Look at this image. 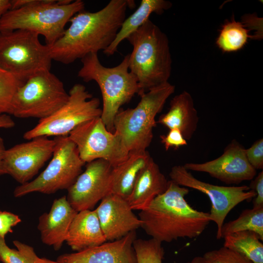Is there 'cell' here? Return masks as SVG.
Segmentation results:
<instances>
[{"mask_svg": "<svg viewBox=\"0 0 263 263\" xmlns=\"http://www.w3.org/2000/svg\"><path fill=\"white\" fill-rule=\"evenodd\" d=\"M128 7L129 0H111L97 12L76 13L62 36L49 46L52 60L70 64L105 50L114 40Z\"/></svg>", "mask_w": 263, "mask_h": 263, "instance_id": "obj_1", "label": "cell"}, {"mask_svg": "<svg viewBox=\"0 0 263 263\" xmlns=\"http://www.w3.org/2000/svg\"><path fill=\"white\" fill-rule=\"evenodd\" d=\"M189 191L188 188L169 181L166 190L139 212L141 227L161 243L200 236L211 220L209 212L194 209L186 200Z\"/></svg>", "mask_w": 263, "mask_h": 263, "instance_id": "obj_2", "label": "cell"}, {"mask_svg": "<svg viewBox=\"0 0 263 263\" xmlns=\"http://www.w3.org/2000/svg\"><path fill=\"white\" fill-rule=\"evenodd\" d=\"M11 9L0 19V32L23 29L43 36L52 46L63 35L65 26L83 11L81 0H11Z\"/></svg>", "mask_w": 263, "mask_h": 263, "instance_id": "obj_3", "label": "cell"}, {"mask_svg": "<svg viewBox=\"0 0 263 263\" xmlns=\"http://www.w3.org/2000/svg\"><path fill=\"white\" fill-rule=\"evenodd\" d=\"M132 46L129 69L136 77L140 96L168 82L172 59L167 36L150 19L127 39Z\"/></svg>", "mask_w": 263, "mask_h": 263, "instance_id": "obj_4", "label": "cell"}, {"mask_svg": "<svg viewBox=\"0 0 263 263\" xmlns=\"http://www.w3.org/2000/svg\"><path fill=\"white\" fill-rule=\"evenodd\" d=\"M130 54L118 65L106 67L100 63L97 53H91L81 59L82 66L77 76L85 82L95 81L101 92L103 108L101 118L107 129L114 132V120L121 107L133 96L140 95L136 77L129 69Z\"/></svg>", "mask_w": 263, "mask_h": 263, "instance_id": "obj_5", "label": "cell"}, {"mask_svg": "<svg viewBox=\"0 0 263 263\" xmlns=\"http://www.w3.org/2000/svg\"><path fill=\"white\" fill-rule=\"evenodd\" d=\"M175 89L168 82L140 95L141 99L135 108L119 110L114 120V132L120 137L129 152L146 150L150 146L153 129L156 126L155 117Z\"/></svg>", "mask_w": 263, "mask_h": 263, "instance_id": "obj_6", "label": "cell"}, {"mask_svg": "<svg viewBox=\"0 0 263 263\" xmlns=\"http://www.w3.org/2000/svg\"><path fill=\"white\" fill-rule=\"evenodd\" d=\"M69 94L62 81L50 70H40L17 91L9 115L39 120L53 114L67 101Z\"/></svg>", "mask_w": 263, "mask_h": 263, "instance_id": "obj_7", "label": "cell"}, {"mask_svg": "<svg viewBox=\"0 0 263 263\" xmlns=\"http://www.w3.org/2000/svg\"><path fill=\"white\" fill-rule=\"evenodd\" d=\"M50 47L34 32L17 29L0 32V67L25 82L37 71L50 70Z\"/></svg>", "mask_w": 263, "mask_h": 263, "instance_id": "obj_8", "label": "cell"}, {"mask_svg": "<svg viewBox=\"0 0 263 263\" xmlns=\"http://www.w3.org/2000/svg\"><path fill=\"white\" fill-rule=\"evenodd\" d=\"M55 139L52 158L46 169L33 181L16 187L15 197L34 192L50 194L68 189L82 172L86 163L80 158L75 143L68 135L57 136Z\"/></svg>", "mask_w": 263, "mask_h": 263, "instance_id": "obj_9", "label": "cell"}, {"mask_svg": "<svg viewBox=\"0 0 263 263\" xmlns=\"http://www.w3.org/2000/svg\"><path fill=\"white\" fill-rule=\"evenodd\" d=\"M68 94L67 102L53 114L39 120L36 126L25 132L24 139L30 140L40 136H66L82 123L101 117L99 99L93 97L84 85L75 84Z\"/></svg>", "mask_w": 263, "mask_h": 263, "instance_id": "obj_10", "label": "cell"}, {"mask_svg": "<svg viewBox=\"0 0 263 263\" xmlns=\"http://www.w3.org/2000/svg\"><path fill=\"white\" fill-rule=\"evenodd\" d=\"M68 136L75 145L80 158L85 163L102 159L115 167L129 155L120 137L107 129L100 117L82 123Z\"/></svg>", "mask_w": 263, "mask_h": 263, "instance_id": "obj_11", "label": "cell"}, {"mask_svg": "<svg viewBox=\"0 0 263 263\" xmlns=\"http://www.w3.org/2000/svg\"><path fill=\"white\" fill-rule=\"evenodd\" d=\"M169 176L178 185L197 190L208 196L211 204L209 217L217 225V239H221L222 227L228 213L239 204L250 201L256 196L248 186H222L200 181L183 165L172 167Z\"/></svg>", "mask_w": 263, "mask_h": 263, "instance_id": "obj_12", "label": "cell"}, {"mask_svg": "<svg viewBox=\"0 0 263 263\" xmlns=\"http://www.w3.org/2000/svg\"><path fill=\"white\" fill-rule=\"evenodd\" d=\"M55 145V138L40 136L5 150L3 165L6 174L21 185L28 182L52 157Z\"/></svg>", "mask_w": 263, "mask_h": 263, "instance_id": "obj_13", "label": "cell"}, {"mask_svg": "<svg viewBox=\"0 0 263 263\" xmlns=\"http://www.w3.org/2000/svg\"><path fill=\"white\" fill-rule=\"evenodd\" d=\"M113 169L104 159L87 163L85 170L67 189V199L75 210H91L111 193Z\"/></svg>", "mask_w": 263, "mask_h": 263, "instance_id": "obj_14", "label": "cell"}, {"mask_svg": "<svg viewBox=\"0 0 263 263\" xmlns=\"http://www.w3.org/2000/svg\"><path fill=\"white\" fill-rule=\"evenodd\" d=\"M245 149L235 139L225 148L223 154L204 163H187L183 166L188 170L206 172L226 184H239L252 180L257 170L248 163Z\"/></svg>", "mask_w": 263, "mask_h": 263, "instance_id": "obj_15", "label": "cell"}, {"mask_svg": "<svg viewBox=\"0 0 263 263\" xmlns=\"http://www.w3.org/2000/svg\"><path fill=\"white\" fill-rule=\"evenodd\" d=\"M94 210L107 241L121 239L141 226L127 200L117 194L109 193Z\"/></svg>", "mask_w": 263, "mask_h": 263, "instance_id": "obj_16", "label": "cell"}, {"mask_svg": "<svg viewBox=\"0 0 263 263\" xmlns=\"http://www.w3.org/2000/svg\"><path fill=\"white\" fill-rule=\"evenodd\" d=\"M136 231L118 240L73 253L59 256V263H137L133 246Z\"/></svg>", "mask_w": 263, "mask_h": 263, "instance_id": "obj_17", "label": "cell"}, {"mask_svg": "<svg viewBox=\"0 0 263 263\" xmlns=\"http://www.w3.org/2000/svg\"><path fill=\"white\" fill-rule=\"evenodd\" d=\"M77 212L66 196L55 199L50 211L39 218L38 228L42 242L56 250H59L66 241L71 224Z\"/></svg>", "mask_w": 263, "mask_h": 263, "instance_id": "obj_18", "label": "cell"}, {"mask_svg": "<svg viewBox=\"0 0 263 263\" xmlns=\"http://www.w3.org/2000/svg\"><path fill=\"white\" fill-rule=\"evenodd\" d=\"M168 184L169 181L151 158L139 173L127 200L133 210L141 211L156 197L163 193Z\"/></svg>", "mask_w": 263, "mask_h": 263, "instance_id": "obj_19", "label": "cell"}, {"mask_svg": "<svg viewBox=\"0 0 263 263\" xmlns=\"http://www.w3.org/2000/svg\"><path fill=\"white\" fill-rule=\"evenodd\" d=\"M199 120L191 95L184 91L172 98L168 111L162 114L156 122L169 130L178 129L187 141L194 135Z\"/></svg>", "mask_w": 263, "mask_h": 263, "instance_id": "obj_20", "label": "cell"}, {"mask_svg": "<svg viewBox=\"0 0 263 263\" xmlns=\"http://www.w3.org/2000/svg\"><path fill=\"white\" fill-rule=\"evenodd\" d=\"M65 242L76 252L107 242L94 210H84L77 213L71 224Z\"/></svg>", "mask_w": 263, "mask_h": 263, "instance_id": "obj_21", "label": "cell"}, {"mask_svg": "<svg viewBox=\"0 0 263 263\" xmlns=\"http://www.w3.org/2000/svg\"><path fill=\"white\" fill-rule=\"evenodd\" d=\"M151 158L147 150L129 152L128 157L124 162L113 167L111 193L127 200L139 173Z\"/></svg>", "mask_w": 263, "mask_h": 263, "instance_id": "obj_22", "label": "cell"}, {"mask_svg": "<svg viewBox=\"0 0 263 263\" xmlns=\"http://www.w3.org/2000/svg\"><path fill=\"white\" fill-rule=\"evenodd\" d=\"M172 6V3L165 0H142L138 8L123 21L116 36L112 44L105 50L107 56L113 55L120 43L137 30L153 13L161 14Z\"/></svg>", "mask_w": 263, "mask_h": 263, "instance_id": "obj_23", "label": "cell"}, {"mask_svg": "<svg viewBox=\"0 0 263 263\" xmlns=\"http://www.w3.org/2000/svg\"><path fill=\"white\" fill-rule=\"evenodd\" d=\"M224 247L236 251L253 263H263V244L259 236L251 231H242L225 236Z\"/></svg>", "mask_w": 263, "mask_h": 263, "instance_id": "obj_24", "label": "cell"}, {"mask_svg": "<svg viewBox=\"0 0 263 263\" xmlns=\"http://www.w3.org/2000/svg\"><path fill=\"white\" fill-rule=\"evenodd\" d=\"M249 31L245 24L232 18L222 26L216 39V45L224 53L239 51L244 47L251 37Z\"/></svg>", "mask_w": 263, "mask_h": 263, "instance_id": "obj_25", "label": "cell"}, {"mask_svg": "<svg viewBox=\"0 0 263 263\" xmlns=\"http://www.w3.org/2000/svg\"><path fill=\"white\" fill-rule=\"evenodd\" d=\"M242 231L254 232L263 241V207L244 209L237 219L224 224L221 238Z\"/></svg>", "mask_w": 263, "mask_h": 263, "instance_id": "obj_26", "label": "cell"}, {"mask_svg": "<svg viewBox=\"0 0 263 263\" xmlns=\"http://www.w3.org/2000/svg\"><path fill=\"white\" fill-rule=\"evenodd\" d=\"M17 249L8 246L0 236V261L3 263H37L39 258L31 246L18 241H13Z\"/></svg>", "mask_w": 263, "mask_h": 263, "instance_id": "obj_27", "label": "cell"}, {"mask_svg": "<svg viewBox=\"0 0 263 263\" xmlns=\"http://www.w3.org/2000/svg\"><path fill=\"white\" fill-rule=\"evenodd\" d=\"M162 243L153 238L136 239L133 246L137 263H163L165 251Z\"/></svg>", "mask_w": 263, "mask_h": 263, "instance_id": "obj_28", "label": "cell"}, {"mask_svg": "<svg viewBox=\"0 0 263 263\" xmlns=\"http://www.w3.org/2000/svg\"><path fill=\"white\" fill-rule=\"evenodd\" d=\"M24 82L0 67V115L9 114L14 95Z\"/></svg>", "mask_w": 263, "mask_h": 263, "instance_id": "obj_29", "label": "cell"}, {"mask_svg": "<svg viewBox=\"0 0 263 263\" xmlns=\"http://www.w3.org/2000/svg\"><path fill=\"white\" fill-rule=\"evenodd\" d=\"M203 257L206 263H253L239 252L224 246L207 252Z\"/></svg>", "mask_w": 263, "mask_h": 263, "instance_id": "obj_30", "label": "cell"}, {"mask_svg": "<svg viewBox=\"0 0 263 263\" xmlns=\"http://www.w3.org/2000/svg\"><path fill=\"white\" fill-rule=\"evenodd\" d=\"M246 159L256 170L263 169V139L260 138L245 150Z\"/></svg>", "mask_w": 263, "mask_h": 263, "instance_id": "obj_31", "label": "cell"}, {"mask_svg": "<svg viewBox=\"0 0 263 263\" xmlns=\"http://www.w3.org/2000/svg\"><path fill=\"white\" fill-rule=\"evenodd\" d=\"M160 138L161 142L164 145L166 150L172 148L178 149L181 147L188 145L187 141L177 129L169 130L166 134L160 135Z\"/></svg>", "mask_w": 263, "mask_h": 263, "instance_id": "obj_32", "label": "cell"}, {"mask_svg": "<svg viewBox=\"0 0 263 263\" xmlns=\"http://www.w3.org/2000/svg\"><path fill=\"white\" fill-rule=\"evenodd\" d=\"M19 216L10 212L0 210V236L2 238L8 232H12V227L21 222Z\"/></svg>", "mask_w": 263, "mask_h": 263, "instance_id": "obj_33", "label": "cell"}, {"mask_svg": "<svg viewBox=\"0 0 263 263\" xmlns=\"http://www.w3.org/2000/svg\"><path fill=\"white\" fill-rule=\"evenodd\" d=\"M252 180L249 187L256 193L252 208L263 207V171L260 172Z\"/></svg>", "mask_w": 263, "mask_h": 263, "instance_id": "obj_34", "label": "cell"}, {"mask_svg": "<svg viewBox=\"0 0 263 263\" xmlns=\"http://www.w3.org/2000/svg\"><path fill=\"white\" fill-rule=\"evenodd\" d=\"M15 123L8 114H3L0 115V128L9 129L13 128Z\"/></svg>", "mask_w": 263, "mask_h": 263, "instance_id": "obj_35", "label": "cell"}, {"mask_svg": "<svg viewBox=\"0 0 263 263\" xmlns=\"http://www.w3.org/2000/svg\"><path fill=\"white\" fill-rule=\"evenodd\" d=\"M5 150L4 140L0 136V175L6 174L3 165V154Z\"/></svg>", "mask_w": 263, "mask_h": 263, "instance_id": "obj_36", "label": "cell"}, {"mask_svg": "<svg viewBox=\"0 0 263 263\" xmlns=\"http://www.w3.org/2000/svg\"><path fill=\"white\" fill-rule=\"evenodd\" d=\"M10 9V0H0V19L1 17Z\"/></svg>", "mask_w": 263, "mask_h": 263, "instance_id": "obj_37", "label": "cell"}, {"mask_svg": "<svg viewBox=\"0 0 263 263\" xmlns=\"http://www.w3.org/2000/svg\"><path fill=\"white\" fill-rule=\"evenodd\" d=\"M187 263H206L203 257L197 256L194 257L190 261Z\"/></svg>", "mask_w": 263, "mask_h": 263, "instance_id": "obj_38", "label": "cell"}, {"mask_svg": "<svg viewBox=\"0 0 263 263\" xmlns=\"http://www.w3.org/2000/svg\"><path fill=\"white\" fill-rule=\"evenodd\" d=\"M37 262V263H59L57 261H53L45 258H38Z\"/></svg>", "mask_w": 263, "mask_h": 263, "instance_id": "obj_39", "label": "cell"}]
</instances>
